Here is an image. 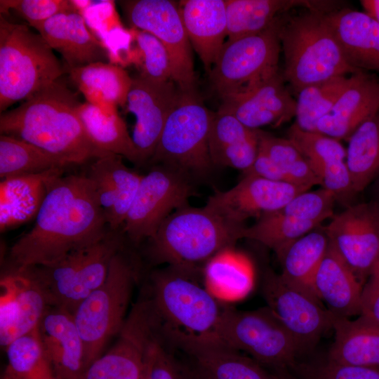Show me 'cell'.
<instances>
[{
	"mask_svg": "<svg viewBox=\"0 0 379 379\" xmlns=\"http://www.w3.org/2000/svg\"><path fill=\"white\" fill-rule=\"evenodd\" d=\"M63 173L49 181L32 228L11 247V268L52 264L110 230L93 181L86 173Z\"/></svg>",
	"mask_w": 379,
	"mask_h": 379,
	"instance_id": "cell-1",
	"label": "cell"
},
{
	"mask_svg": "<svg viewBox=\"0 0 379 379\" xmlns=\"http://www.w3.org/2000/svg\"><path fill=\"white\" fill-rule=\"evenodd\" d=\"M81 104L64 81L57 80L22 105L0 115L1 134L32 144L72 165L108 152L96 147L79 116Z\"/></svg>",
	"mask_w": 379,
	"mask_h": 379,
	"instance_id": "cell-2",
	"label": "cell"
},
{
	"mask_svg": "<svg viewBox=\"0 0 379 379\" xmlns=\"http://www.w3.org/2000/svg\"><path fill=\"white\" fill-rule=\"evenodd\" d=\"M245 227L230 222L205 205H189L168 215L148 240L147 253L158 264L197 272L220 251L242 239Z\"/></svg>",
	"mask_w": 379,
	"mask_h": 379,
	"instance_id": "cell-3",
	"label": "cell"
},
{
	"mask_svg": "<svg viewBox=\"0 0 379 379\" xmlns=\"http://www.w3.org/2000/svg\"><path fill=\"white\" fill-rule=\"evenodd\" d=\"M326 13L305 8L302 13L282 15V72L286 82L297 93L306 86L360 71L347 62Z\"/></svg>",
	"mask_w": 379,
	"mask_h": 379,
	"instance_id": "cell-4",
	"label": "cell"
},
{
	"mask_svg": "<svg viewBox=\"0 0 379 379\" xmlns=\"http://www.w3.org/2000/svg\"><path fill=\"white\" fill-rule=\"evenodd\" d=\"M53 49L27 25L0 15V112L27 100L64 73Z\"/></svg>",
	"mask_w": 379,
	"mask_h": 379,
	"instance_id": "cell-5",
	"label": "cell"
},
{
	"mask_svg": "<svg viewBox=\"0 0 379 379\" xmlns=\"http://www.w3.org/2000/svg\"><path fill=\"white\" fill-rule=\"evenodd\" d=\"M121 230H109L97 243L76 249L46 265L24 269L38 284L49 307L72 314L105 280L113 256L124 246Z\"/></svg>",
	"mask_w": 379,
	"mask_h": 379,
	"instance_id": "cell-6",
	"label": "cell"
},
{
	"mask_svg": "<svg viewBox=\"0 0 379 379\" xmlns=\"http://www.w3.org/2000/svg\"><path fill=\"white\" fill-rule=\"evenodd\" d=\"M136 279V265L124 246L113 256L105 280L73 314L84 345L86 369L122 328Z\"/></svg>",
	"mask_w": 379,
	"mask_h": 379,
	"instance_id": "cell-7",
	"label": "cell"
},
{
	"mask_svg": "<svg viewBox=\"0 0 379 379\" xmlns=\"http://www.w3.org/2000/svg\"><path fill=\"white\" fill-rule=\"evenodd\" d=\"M194 274L171 266L153 272L148 298L163 324L190 333H211L224 307Z\"/></svg>",
	"mask_w": 379,
	"mask_h": 379,
	"instance_id": "cell-8",
	"label": "cell"
},
{
	"mask_svg": "<svg viewBox=\"0 0 379 379\" xmlns=\"http://www.w3.org/2000/svg\"><path fill=\"white\" fill-rule=\"evenodd\" d=\"M213 114L194 93H181L170 112L149 163L187 175H202L213 165L208 134Z\"/></svg>",
	"mask_w": 379,
	"mask_h": 379,
	"instance_id": "cell-9",
	"label": "cell"
},
{
	"mask_svg": "<svg viewBox=\"0 0 379 379\" xmlns=\"http://www.w3.org/2000/svg\"><path fill=\"white\" fill-rule=\"evenodd\" d=\"M211 334L259 364L276 369L293 366L300 352L292 335L267 306L248 311L224 307Z\"/></svg>",
	"mask_w": 379,
	"mask_h": 379,
	"instance_id": "cell-10",
	"label": "cell"
},
{
	"mask_svg": "<svg viewBox=\"0 0 379 379\" xmlns=\"http://www.w3.org/2000/svg\"><path fill=\"white\" fill-rule=\"evenodd\" d=\"M283 15L260 32L225 42L209 72L221 98L241 93L279 69Z\"/></svg>",
	"mask_w": 379,
	"mask_h": 379,
	"instance_id": "cell-11",
	"label": "cell"
},
{
	"mask_svg": "<svg viewBox=\"0 0 379 379\" xmlns=\"http://www.w3.org/2000/svg\"><path fill=\"white\" fill-rule=\"evenodd\" d=\"M189 175L164 166L154 165L142 175L121 231L138 244L151 239L165 219L188 205L192 195Z\"/></svg>",
	"mask_w": 379,
	"mask_h": 379,
	"instance_id": "cell-12",
	"label": "cell"
},
{
	"mask_svg": "<svg viewBox=\"0 0 379 379\" xmlns=\"http://www.w3.org/2000/svg\"><path fill=\"white\" fill-rule=\"evenodd\" d=\"M122 8L133 28L156 36L166 48L171 77L182 93H194L196 76L191 43L179 8L168 0L121 1Z\"/></svg>",
	"mask_w": 379,
	"mask_h": 379,
	"instance_id": "cell-13",
	"label": "cell"
},
{
	"mask_svg": "<svg viewBox=\"0 0 379 379\" xmlns=\"http://www.w3.org/2000/svg\"><path fill=\"white\" fill-rule=\"evenodd\" d=\"M159 326L149 298L137 302L115 343L87 368L82 379H140L149 345Z\"/></svg>",
	"mask_w": 379,
	"mask_h": 379,
	"instance_id": "cell-14",
	"label": "cell"
},
{
	"mask_svg": "<svg viewBox=\"0 0 379 379\" xmlns=\"http://www.w3.org/2000/svg\"><path fill=\"white\" fill-rule=\"evenodd\" d=\"M325 230L329 244L363 284L379 260V204L350 206L333 216Z\"/></svg>",
	"mask_w": 379,
	"mask_h": 379,
	"instance_id": "cell-15",
	"label": "cell"
},
{
	"mask_svg": "<svg viewBox=\"0 0 379 379\" xmlns=\"http://www.w3.org/2000/svg\"><path fill=\"white\" fill-rule=\"evenodd\" d=\"M267 307L292 335L300 351L312 347L328 329L333 315L315 297L267 272L262 284Z\"/></svg>",
	"mask_w": 379,
	"mask_h": 379,
	"instance_id": "cell-16",
	"label": "cell"
},
{
	"mask_svg": "<svg viewBox=\"0 0 379 379\" xmlns=\"http://www.w3.org/2000/svg\"><path fill=\"white\" fill-rule=\"evenodd\" d=\"M160 333L173 350L190 357L211 379H277L211 333H190L163 324Z\"/></svg>",
	"mask_w": 379,
	"mask_h": 379,
	"instance_id": "cell-17",
	"label": "cell"
},
{
	"mask_svg": "<svg viewBox=\"0 0 379 379\" xmlns=\"http://www.w3.org/2000/svg\"><path fill=\"white\" fill-rule=\"evenodd\" d=\"M181 93L172 80L159 83L140 75L133 78L125 107L135 118L131 138L139 165L149 162L154 155L165 122Z\"/></svg>",
	"mask_w": 379,
	"mask_h": 379,
	"instance_id": "cell-18",
	"label": "cell"
},
{
	"mask_svg": "<svg viewBox=\"0 0 379 379\" xmlns=\"http://www.w3.org/2000/svg\"><path fill=\"white\" fill-rule=\"evenodd\" d=\"M307 190L294 184L245 174L235 186L211 196L206 205L227 220L238 225L251 217L279 211Z\"/></svg>",
	"mask_w": 379,
	"mask_h": 379,
	"instance_id": "cell-19",
	"label": "cell"
},
{
	"mask_svg": "<svg viewBox=\"0 0 379 379\" xmlns=\"http://www.w3.org/2000/svg\"><path fill=\"white\" fill-rule=\"evenodd\" d=\"M286 83L279 69L246 90L221 98L218 109L232 114L253 130L267 125L278 126L295 115L296 100Z\"/></svg>",
	"mask_w": 379,
	"mask_h": 379,
	"instance_id": "cell-20",
	"label": "cell"
},
{
	"mask_svg": "<svg viewBox=\"0 0 379 379\" xmlns=\"http://www.w3.org/2000/svg\"><path fill=\"white\" fill-rule=\"evenodd\" d=\"M0 343L36 328L49 307L38 284L25 270L12 269L0 281Z\"/></svg>",
	"mask_w": 379,
	"mask_h": 379,
	"instance_id": "cell-21",
	"label": "cell"
},
{
	"mask_svg": "<svg viewBox=\"0 0 379 379\" xmlns=\"http://www.w3.org/2000/svg\"><path fill=\"white\" fill-rule=\"evenodd\" d=\"M38 331L54 375L60 379H82L86 370L84 345L73 314L48 307Z\"/></svg>",
	"mask_w": 379,
	"mask_h": 379,
	"instance_id": "cell-22",
	"label": "cell"
},
{
	"mask_svg": "<svg viewBox=\"0 0 379 379\" xmlns=\"http://www.w3.org/2000/svg\"><path fill=\"white\" fill-rule=\"evenodd\" d=\"M379 112V79L365 71L350 76V82L315 132L338 140L347 139L364 121Z\"/></svg>",
	"mask_w": 379,
	"mask_h": 379,
	"instance_id": "cell-23",
	"label": "cell"
},
{
	"mask_svg": "<svg viewBox=\"0 0 379 379\" xmlns=\"http://www.w3.org/2000/svg\"><path fill=\"white\" fill-rule=\"evenodd\" d=\"M325 16L347 62L357 70L379 72V24L365 12L347 8Z\"/></svg>",
	"mask_w": 379,
	"mask_h": 379,
	"instance_id": "cell-24",
	"label": "cell"
},
{
	"mask_svg": "<svg viewBox=\"0 0 379 379\" xmlns=\"http://www.w3.org/2000/svg\"><path fill=\"white\" fill-rule=\"evenodd\" d=\"M288 138L308 161L320 185L338 196L352 193V181L345 163L346 149L340 140L324 134L306 131L295 124Z\"/></svg>",
	"mask_w": 379,
	"mask_h": 379,
	"instance_id": "cell-25",
	"label": "cell"
},
{
	"mask_svg": "<svg viewBox=\"0 0 379 379\" xmlns=\"http://www.w3.org/2000/svg\"><path fill=\"white\" fill-rule=\"evenodd\" d=\"M34 28L53 50L61 54L65 69L104 62V46L90 32L79 11L58 14Z\"/></svg>",
	"mask_w": 379,
	"mask_h": 379,
	"instance_id": "cell-26",
	"label": "cell"
},
{
	"mask_svg": "<svg viewBox=\"0 0 379 379\" xmlns=\"http://www.w3.org/2000/svg\"><path fill=\"white\" fill-rule=\"evenodd\" d=\"M363 286L352 269L329 244L317 271L313 291L333 315H360Z\"/></svg>",
	"mask_w": 379,
	"mask_h": 379,
	"instance_id": "cell-27",
	"label": "cell"
},
{
	"mask_svg": "<svg viewBox=\"0 0 379 379\" xmlns=\"http://www.w3.org/2000/svg\"><path fill=\"white\" fill-rule=\"evenodd\" d=\"M179 11L190 41L208 72L227 36L225 0H186Z\"/></svg>",
	"mask_w": 379,
	"mask_h": 379,
	"instance_id": "cell-28",
	"label": "cell"
},
{
	"mask_svg": "<svg viewBox=\"0 0 379 379\" xmlns=\"http://www.w3.org/2000/svg\"><path fill=\"white\" fill-rule=\"evenodd\" d=\"M208 147L213 165L248 171L258 153L259 130H253L232 114L218 110L211 121Z\"/></svg>",
	"mask_w": 379,
	"mask_h": 379,
	"instance_id": "cell-29",
	"label": "cell"
},
{
	"mask_svg": "<svg viewBox=\"0 0 379 379\" xmlns=\"http://www.w3.org/2000/svg\"><path fill=\"white\" fill-rule=\"evenodd\" d=\"M65 70L87 102L107 113L116 112L119 106H126L133 78L121 66L96 62Z\"/></svg>",
	"mask_w": 379,
	"mask_h": 379,
	"instance_id": "cell-30",
	"label": "cell"
},
{
	"mask_svg": "<svg viewBox=\"0 0 379 379\" xmlns=\"http://www.w3.org/2000/svg\"><path fill=\"white\" fill-rule=\"evenodd\" d=\"M334 341L328 360L379 368V323L366 317L351 320L333 315Z\"/></svg>",
	"mask_w": 379,
	"mask_h": 379,
	"instance_id": "cell-31",
	"label": "cell"
},
{
	"mask_svg": "<svg viewBox=\"0 0 379 379\" xmlns=\"http://www.w3.org/2000/svg\"><path fill=\"white\" fill-rule=\"evenodd\" d=\"M328 244L326 230L317 227L277 253L281 267V279L317 298L313 281Z\"/></svg>",
	"mask_w": 379,
	"mask_h": 379,
	"instance_id": "cell-32",
	"label": "cell"
},
{
	"mask_svg": "<svg viewBox=\"0 0 379 379\" xmlns=\"http://www.w3.org/2000/svg\"><path fill=\"white\" fill-rule=\"evenodd\" d=\"M65 169L11 177L1 182V230L36 216L49 181Z\"/></svg>",
	"mask_w": 379,
	"mask_h": 379,
	"instance_id": "cell-33",
	"label": "cell"
},
{
	"mask_svg": "<svg viewBox=\"0 0 379 379\" xmlns=\"http://www.w3.org/2000/svg\"><path fill=\"white\" fill-rule=\"evenodd\" d=\"M203 274L205 287L219 300H240L253 286L254 271L251 260L233 248L211 258L204 265Z\"/></svg>",
	"mask_w": 379,
	"mask_h": 379,
	"instance_id": "cell-34",
	"label": "cell"
},
{
	"mask_svg": "<svg viewBox=\"0 0 379 379\" xmlns=\"http://www.w3.org/2000/svg\"><path fill=\"white\" fill-rule=\"evenodd\" d=\"M77 112L88 136L96 147L139 165L131 135L117 112L107 113L87 102L81 103Z\"/></svg>",
	"mask_w": 379,
	"mask_h": 379,
	"instance_id": "cell-35",
	"label": "cell"
},
{
	"mask_svg": "<svg viewBox=\"0 0 379 379\" xmlns=\"http://www.w3.org/2000/svg\"><path fill=\"white\" fill-rule=\"evenodd\" d=\"M347 140L345 163L352 192L357 193L379 175V112L359 125Z\"/></svg>",
	"mask_w": 379,
	"mask_h": 379,
	"instance_id": "cell-36",
	"label": "cell"
},
{
	"mask_svg": "<svg viewBox=\"0 0 379 379\" xmlns=\"http://www.w3.org/2000/svg\"><path fill=\"white\" fill-rule=\"evenodd\" d=\"M72 166L67 161L14 137L0 135L1 179L34 175Z\"/></svg>",
	"mask_w": 379,
	"mask_h": 379,
	"instance_id": "cell-37",
	"label": "cell"
},
{
	"mask_svg": "<svg viewBox=\"0 0 379 379\" xmlns=\"http://www.w3.org/2000/svg\"><path fill=\"white\" fill-rule=\"evenodd\" d=\"M5 350L7 365L2 379H50L54 376L38 327L15 339Z\"/></svg>",
	"mask_w": 379,
	"mask_h": 379,
	"instance_id": "cell-38",
	"label": "cell"
},
{
	"mask_svg": "<svg viewBox=\"0 0 379 379\" xmlns=\"http://www.w3.org/2000/svg\"><path fill=\"white\" fill-rule=\"evenodd\" d=\"M350 75L337 77L300 90L296 100L294 124L303 131L315 132L318 122L331 111L348 85Z\"/></svg>",
	"mask_w": 379,
	"mask_h": 379,
	"instance_id": "cell-39",
	"label": "cell"
},
{
	"mask_svg": "<svg viewBox=\"0 0 379 379\" xmlns=\"http://www.w3.org/2000/svg\"><path fill=\"white\" fill-rule=\"evenodd\" d=\"M319 226L277 211L263 214L253 225L244 227L242 238L256 241L277 253Z\"/></svg>",
	"mask_w": 379,
	"mask_h": 379,
	"instance_id": "cell-40",
	"label": "cell"
},
{
	"mask_svg": "<svg viewBox=\"0 0 379 379\" xmlns=\"http://www.w3.org/2000/svg\"><path fill=\"white\" fill-rule=\"evenodd\" d=\"M121 158L107 153L92 160L109 179L117 192L116 206L107 220L109 229L112 231L121 230L142 177L128 168Z\"/></svg>",
	"mask_w": 379,
	"mask_h": 379,
	"instance_id": "cell-41",
	"label": "cell"
},
{
	"mask_svg": "<svg viewBox=\"0 0 379 379\" xmlns=\"http://www.w3.org/2000/svg\"><path fill=\"white\" fill-rule=\"evenodd\" d=\"M259 149L284 173L290 183L307 190L320 185L307 159L288 138L274 137L259 131Z\"/></svg>",
	"mask_w": 379,
	"mask_h": 379,
	"instance_id": "cell-42",
	"label": "cell"
},
{
	"mask_svg": "<svg viewBox=\"0 0 379 379\" xmlns=\"http://www.w3.org/2000/svg\"><path fill=\"white\" fill-rule=\"evenodd\" d=\"M132 35L141 67L140 75L159 83L172 80L170 60L163 44L150 33L135 28Z\"/></svg>",
	"mask_w": 379,
	"mask_h": 379,
	"instance_id": "cell-43",
	"label": "cell"
},
{
	"mask_svg": "<svg viewBox=\"0 0 379 379\" xmlns=\"http://www.w3.org/2000/svg\"><path fill=\"white\" fill-rule=\"evenodd\" d=\"M336 198L333 192L323 187L314 191L307 190L297 194L279 211L319 226L333 216Z\"/></svg>",
	"mask_w": 379,
	"mask_h": 379,
	"instance_id": "cell-44",
	"label": "cell"
},
{
	"mask_svg": "<svg viewBox=\"0 0 379 379\" xmlns=\"http://www.w3.org/2000/svg\"><path fill=\"white\" fill-rule=\"evenodd\" d=\"M173 349L160 333V326L147 352V379H190L187 367L182 366L172 354Z\"/></svg>",
	"mask_w": 379,
	"mask_h": 379,
	"instance_id": "cell-45",
	"label": "cell"
},
{
	"mask_svg": "<svg viewBox=\"0 0 379 379\" xmlns=\"http://www.w3.org/2000/svg\"><path fill=\"white\" fill-rule=\"evenodd\" d=\"M0 8L1 13L14 11L32 27L58 14L79 11L72 1L67 0H1Z\"/></svg>",
	"mask_w": 379,
	"mask_h": 379,
	"instance_id": "cell-46",
	"label": "cell"
},
{
	"mask_svg": "<svg viewBox=\"0 0 379 379\" xmlns=\"http://www.w3.org/2000/svg\"><path fill=\"white\" fill-rule=\"evenodd\" d=\"M300 379H379V368L360 366L328 360L298 367Z\"/></svg>",
	"mask_w": 379,
	"mask_h": 379,
	"instance_id": "cell-47",
	"label": "cell"
},
{
	"mask_svg": "<svg viewBox=\"0 0 379 379\" xmlns=\"http://www.w3.org/2000/svg\"><path fill=\"white\" fill-rule=\"evenodd\" d=\"M360 315L379 323V265L377 263L362 288Z\"/></svg>",
	"mask_w": 379,
	"mask_h": 379,
	"instance_id": "cell-48",
	"label": "cell"
},
{
	"mask_svg": "<svg viewBox=\"0 0 379 379\" xmlns=\"http://www.w3.org/2000/svg\"><path fill=\"white\" fill-rule=\"evenodd\" d=\"M360 4L364 12L379 24V0H361Z\"/></svg>",
	"mask_w": 379,
	"mask_h": 379,
	"instance_id": "cell-49",
	"label": "cell"
},
{
	"mask_svg": "<svg viewBox=\"0 0 379 379\" xmlns=\"http://www.w3.org/2000/svg\"><path fill=\"white\" fill-rule=\"evenodd\" d=\"M190 379H211L202 370L194 364L187 368Z\"/></svg>",
	"mask_w": 379,
	"mask_h": 379,
	"instance_id": "cell-50",
	"label": "cell"
},
{
	"mask_svg": "<svg viewBox=\"0 0 379 379\" xmlns=\"http://www.w3.org/2000/svg\"><path fill=\"white\" fill-rule=\"evenodd\" d=\"M277 378V379H298L291 375L288 371L287 368H277V375H275Z\"/></svg>",
	"mask_w": 379,
	"mask_h": 379,
	"instance_id": "cell-51",
	"label": "cell"
},
{
	"mask_svg": "<svg viewBox=\"0 0 379 379\" xmlns=\"http://www.w3.org/2000/svg\"><path fill=\"white\" fill-rule=\"evenodd\" d=\"M377 194H378V199L375 201L379 204V175H378V179L377 182Z\"/></svg>",
	"mask_w": 379,
	"mask_h": 379,
	"instance_id": "cell-52",
	"label": "cell"
},
{
	"mask_svg": "<svg viewBox=\"0 0 379 379\" xmlns=\"http://www.w3.org/2000/svg\"><path fill=\"white\" fill-rule=\"evenodd\" d=\"M140 379H147V376H146V373H145V371H144V373L142 376V378Z\"/></svg>",
	"mask_w": 379,
	"mask_h": 379,
	"instance_id": "cell-53",
	"label": "cell"
},
{
	"mask_svg": "<svg viewBox=\"0 0 379 379\" xmlns=\"http://www.w3.org/2000/svg\"><path fill=\"white\" fill-rule=\"evenodd\" d=\"M50 379H60L59 378L55 377V375L51 378Z\"/></svg>",
	"mask_w": 379,
	"mask_h": 379,
	"instance_id": "cell-54",
	"label": "cell"
},
{
	"mask_svg": "<svg viewBox=\"0 0 379 379\" xmlns=\"http://www.w3.org/2000/svg\"><path fill=\"white\" fill-rule=\"evenodd\" d=\"M377 264H378V265H379V260H378V261Z\"/></svg>",
	"mask_w": 379,
	"mask_h": 379,
	"instance_id": "cell-55",
	"label": "cell"
}]
</instances>
